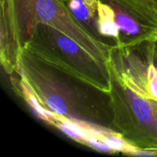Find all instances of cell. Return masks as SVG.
Listing matches in <instances>:
<instances>
[{"label": "cell", "instance_id": "obj_3", "mask_svg": "<svg viewBox=\"0 0 157 157\" xmlns=\"http://www.w3.org/2000/svg\"><path fill=\"white\" fill-rule=\"evenodd\" d=\"M21 52L99 90L110 91V76L106 61L94 57L78 43L50 25H37L21 41L20 56Z\"/></svg>", "mask_w": 157, "mask_h": 157}, {"label": "cell", "instance_id": "obj_8", "mask_svg": "<svg viewBox=\"0 0 157 157\" xmlns=\"http://www.w3.org/2000/svg\"><path fill=\"white\" fill-rule=\"evenodd\" d=\"M152 45H153V56H154L155 61L157 63V36L155 38L154 41L152 42Z\"/></svg>", "mask_w": 157, "mask_h": 157}, {"label": "cell", "instance_id": "obj_6", "mask_svg": "<svg viewBox=\"0 0 157 157\" xmlns=\"http://www.w3.org/2000/svg\"><path fill=\"white\" fill-rule=\"evenodd\" d=\"M75 18L94 36L106 41L101 35L99 15V0H60ZM113 45V44H112Z\"/></svg>", "mask_w": 157, "mask_h": 157}, {"label": "cell", "instance_id": "obj_7", "mask_svg": "<svg viewBox=\"0 0 157 157\" xmlns=\"http://www.w3.org/2000/svg\"><path fill=\"white\" fill-rule=\"evenodd\" d=\"M144 11L145 13L157 19V0H128Z\"/></svg>", "mask_w": 157, "mask_h": 157}, {"label": "cell", "instance_id": "obj_1", "mask_svg": "<svg viewBox=\"0 0 157 157\" xmlns=\"http://www.w3.org/2000/svg\"><path fill=\"white\" fill-rule=\"evenodd\" d=\"M16 90L44 121L69 123L101 140L112 130L109 93L21 52Z\"/></svg>", "mask_w": 157, "mask_h": 157}, {"label": "cell", "instance_id": "obj_4", "mask_svg": "<svg viewBox=\"0 0 157 157\" xmlns=\"http://www.w3.org/2000/svg\"><path fill=\"white\" fill-rule=\"evenodd\" d=\"M106 63L110 76L112 130L132 152H157V98L132 89L113 65L108 61Z\"/></svg>", "mask_w": 157, "mask_h": 157}, {"label": "cell", "instance_id": "obj_5", "mask_svg": "<svg viewBox=\"0 0 157 157\" xmlns=\"http://www.w3.org/2000/svg\"><path fill=\"white\" fill-rule=\"evenodd\" d=\"M101 35L121 48L139 47L157 36V19L128 0H99Z\"/></svg>", "mask_w": 157, "mask_h": 157}, {"label": "cell", "instance_id": "obj_2", "mask_svg": "<svg viewBox=\"0 0 157 157\" xmlns=\"http://www.w3.org/2000/svg\"><path fill=\"white\" fill-rule=\"evenodd\" d=\"M0 6V61L9 75L18 68L21 41L39 23L55 27L101 61L115 46L94 36L60 0H1Z\"/></svg>", "mask_w": 157, "mask_h": 157}]
</instances>
